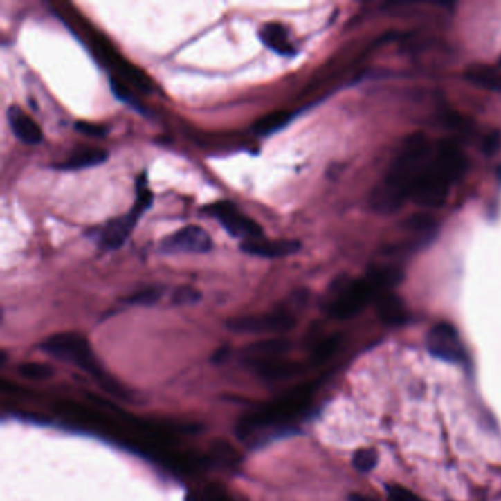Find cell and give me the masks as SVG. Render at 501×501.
<instances>
[{
  "mask_svg": "<svg viewBox=\"0 0 501 501\" xmlns=\"http://www.w3.org/2000/svg\"><path fill=\"white\" fill-rule=\"evenodd\" d=\"M153 203V194L147 188L145 175H140L137 180V197L133 209L124 217H118L107 222L99 234V246L103 250H116L121 247L129 234L133 233L138 218L145 213Z\"/></svg>",
  "mask_w": 501,
  "mask_h": 501,
  "instance_id": "cell-3",
  "label": "cell"
},
{
  "mask_svg": "<svg viewBox=\"0 0 501 501\" xmlns=\"http://www.w3.org/2000/svg\"><path fill=\"white\" fill-rule=\"evenodd\" d=\"M205 210L209 217L218 219L224 226V230L231 237L244 238L246 242L259 240V238L264 237V228H262L260 224L250 217H246L230 201L213 203Z\"/></svg>",
  "mask_w": 501,
  "mask_h": 501,
  "instance_id": "cell-5",
  "label": "cell"
},
{
  "mask_svg": "<svg viewBox=\"0 0 501 501\" xmlns=\"http://www.w3.org/2000/svg\"><path fill=\"white\" fill-rule=\"evenodd\" d=\"M295 325L294 316L287 310H277V312L265 315H250L240 316L226 320V327L234 332L240 334H277L287 332Z\"/></svg>",
  "mask_w": 501,
  "mask_h": 501,
  "instance_id": "cell-7",
  "label": "cell"
},
{
  "mask_svg": "<svg viewBox=\"0 0 501 501\" xmlns=\"http://www.w3.org/2000/svg\"><path fill=\"white\" fill-rule=\"evenodd\" d=\"M500 147H501V133H498V131H493V133L485 136L484 143H482V150L485 154H490V156H493V154H495L500 150Z\"/></svg>",
  "mask_w": 501,
  "mask_h": 501,
  "instance_id": "cell-31",
  "label": "cell"
},
{
  "mask_svg": "<svg viewBox=\"0 0 501 501\" xmlns=\"http://www.w3.org/2000/svg\"><path fill=\"white\" fill-rule=\"evenodd\" d=\"M429 150V140L423 133H413L403 140L385 178L371 194L369 201L375 212L392 213L403 206L410 197L416 178L428 165Z\"/></svg>",
  "mask_w": 501,
  "mask_h": 501,
  "instance_id": "cell-1",
  "label": "cell"
},
{
  "mask_svg": "<svg viewBox=\"0 0 501 501\" xmlns=\"http://www.w3.org/2000/svg\"><path fill=\"white\" fill-rule=\"evenodd\" d=\"M201 299L200 291L196 289L190 287V285H183V287L176 289L172 294V303L178 306H187V304H194Z\"/></svg>",
  "mask_w": 501,
  "mask_h": 501,
  "instance_id": "cell-27",
  "label": "cell"
},
{
  "mask_svg": "<svg viewBox=\"0 0 501 501\" xmlns=\"http://www.w3.org/2000/svg\"><path fill=\"white\" fill-rule=\"evenodd\" d=\"M376 312L387 325H401L408 320V310L399 295L383 293L376 299Z\"/></svg>",
  "mask_w": 501,
  "mask_h": 501,
  "instance_id": "cell-15",
  "label": "cell"
},
{
  "mask_svg": "<svg viewBox=\"0 0 501 501\" xmlns=\"http://www.w3.org/2000/svg\"><path fill=\"white\" fill-rule=\"evenodd\" d=\"M40 347L43 352L57 357V359L74 363L75 366L82 369V371L96 379L98 384L104 391L109 392V394L119 399H128L127 390L102 367L98 357L94 356L91 350L89 340L82 336V334H55V336L44 340Z\"/></svg>",
  "mask_w": 501,
  "mask_h": 501,
  "instance_id": "cell-2",
  "label": "cell"
},
{
  "mask_svg": "<svg viewBox=\"0 0 501 501\" xmlns=\"http://www.w3.org/2000/svg\"><path fill=\"white\" fill-rule=\"evenodd\" d=\"M109 82H111V89H112L113 94L116 96V99L122 100V102L128 103L129 106H133V107H137V106H138V102L136 100L134 94L129 91L128 86H125L121 80H116V78L111 77V78H109Z\"/></svg>",
  "mask_w": 501,
  "mask_h": 501,
  "instance_id": "cell-28",
  "label": "cell"
},
{
  "mask_svg": "<svg viewBox=\"0 0 501 501\" xmlns=\"http://www.w3.org/2000/svg\"><path fill=\"white\" fill-rule=\"evenodd\" d=\"M259 37L268 49L275 52L281 56H293L294 47L290 43L289 33L282 24L278 22H266L259 30Z\"/></svg>",
  "mask_w": 501,
  "mask_h": 501,
  "instance_id": "cell-13",
  "label": "cell"
},
{
  "mask_svg": "<svg viewBox=\"0 0 501 501\" xmlns=\"http://www.w3.org/2000/svg\"><path fill=\"white\" fill-rule=\"evenodd\" d=\"M453 183L460 178L466 170V158L462 149L453 141H441L435 147L434 158L431 161Z\"/></svg>",
  "mask_w": 501,
  "mask_h": 501,
  "instance_id": "cell-10",
  "label": "cell"
},
{
  "mask_svg": "<svg viewBox=\"0 0 501 501\" xmlns=\"http://www.w3.org/2000/svg\"><path fill=\"white\" fill-rule=\"evenodd\" d=\"M408 224L409 228H412L416 233H425L428 230H432L435 225L434 219L431 217H428V215H415V217L409 219Z\"/></svg>",
  "mask_w": 501,
  "mask_h": 501,
  "instance_id": "cell-29",
  "label": "cell"
},
{
  "mask_svg": "<svg viewBox=\"0 0 501 501\" xmlns=\"http://www.w3.org/2000/svg\"><path fill=\"white\" fill-rule=\"evenodd\" d=\"M8 124L14 136L26 145H39L43 140V133L39 124L34 119L24 112L19 106H9L6 112Z\"/></svg>",
  "mask_w": 501,
  "mask_h": 501,
  "instance_id": "cell-11",
  "label": "cell"
},
{
  "mask_svg": "<svg viewBox=\"0 0 501 501\" xmlns=\"http://www.w3.org/2000/svg\"><path fill=\"white\" fill-rule=\"evenodd\" d=\"M290 343L284 338H271L250 344L247 347L248 362H260L266 359H273V357H281L285 352H289Z\"/></svg>",
  "mask_w": 501,
  "mask_h": 501,
  "instance_id": "cell-18",
  "label": "cell"
},
{
  "mask_svg": "<svg viewBox=\"0 0 501 501\" xmlns=\"http://www.w3.org/2000/svg\"><path fill=\"white\" fill-rule=\"evenodd\" d=\"M255 369L257 375L269 381V383H275V381H282V379H289L294 375H297L300 372V366L294 363V362H289V361H282L281 357H273V359H266V361H260V362H253L250 363Z\"/></svg>",
  "mask_w": 501,
  "mask_h": 501,
  "instance_id": "cell-14",
  "label": "cell"
},
{
  "mask_svg": "<svg viewBox=\"0 0 501 501\" xmlns=\"http://www.w3.org/2000/svg\"><path fill=\"white\" fill-rule=\"evenodd\" d=\"M212 246L213 243L208 231L197 225H188L165 237L159 244V250L166 255L206 253L212 250Z\"/></svg>",
  "mask_w": 501,
  "mask_h": 501,
  "instance_id": "cell-9",
  "label": "cell"
},
{
  "mask_svg": "<svg viewBox=\"0 0 501 501\" xmlns=\"http://www.w3.org/2000/svg\"><path fill=\"white\" fill-rule=\"evenodd\" d=\"M378 463V455L374 448H361L354 453L353 466L359 472H371Z\"/></svg>",
  "mask_w": 501,
  "mask_h": 501,
  "instance_id": "cell-26",
  "label": "cell"
},
{
  "mask_svg": "<svg viewBox=\"0 0 501 501\" xmlns=\"http://www.w3.org/2000/svg\"><path fill=\"white\" fill-rule=\"evenodd\" d=\"M338 345H340V337L338 336H332V337L325 338L324 341H320L315 347L313 354H312L313 363L319 365V363L327 362L329 357L337 352Z\"/></svg>",
  "mask_w": 501,
  "mask_h": 501,
  "instance_id": "cell-25",
  "label": "cell"
},
{
  "mask_svg": "<svg viewBox=\"0 0 501 501\" xmlns=\"http://www.w3.org/2000/svg\"><path fill=\"white\" fill-rule=\"evenodd\" d=\"M18 374L28 381H44L53 375V367L46 363L27 362L18 366Z\"/></svg>",
  "mask_w": 501,
  "mask_h": 501,
  "instance_id": "cell-23",
  "label": "cell"
},
{
  "mask_svg": "<svg viewBox=\"0 0 501 501\" xmlns=\"http://www.w3.org/2000/svg\"><path fill=\"white\" fill-rule=\"evenodd\" d=\"M162 293L163 289L161 285H152V287H145L128 295L124 302L136 306H152L158 303V300L162 297Z\"/></svg>",
  "mask_w": 501,
  "mask_h": 501,
  "instance_id": "cell-22",
  "label": "cell"
},
{
  "mask_svg": "<svg viewBox=\"0 0 501 501\" xmlns=\"http://www.w3.org/2000/svg\"><path fill=\"white\" fill-rule=\"evenodd\" d=\"M75 129L81 134H86L89 137H103L107 131L104 127L93 124V122H75Z\"/></svg>",
  "mask_w": 501,
  "mask_h": 501,
  "instance_id": "cell-30",
  "label": "cell"
},
{
  "mask_svg": "<svg viewBox=\"0 0 501 501\" xmlns=\"http://www.w3.org/2000/svg\"><path fill=\"white\" fill-rule=\"evenodd\" d=\"M106 159H107V152L102 149L84 147L75 150L66 161L55 165V168L61 171H80V170L91 168V166H98L103 163Z\"/></svg>",
  "mask_w": 501,
  "mask_h": 501,
  "instance_id": "cell-16",
  "label": "cell"
},
{
  "mask_svg": "<svg viewBox=\"0 0 501 501\" xmlns=\"http://www.w3.org/2000/svg\"><path fill=\"white\" fill-rule=\"evenodd\" d=\"M403 280V272L396 266H376L369 271L366 281L371 284L375 294L390 293L391 289H394Z\"/></svg>",
  "mask_w": 501,
  "mask_h": 501,
  "instance_id": "cell-17",
  "label": "cell"
},
{
  "mask_svg": "<svg viewBox=\"0 0 501 501\" xmlns=\"http://www.w3.org/2000/svg\"><path fill=\"white\" fill-rule=\"evenodd\" d=\"M375 295L371 284L366 278L359 281H349L336 290L329 303V313L338 319H349L357 315Z\"/></svg>",
  "mask_w": 501,
  "mask_h": 501,
  "instance_id": "cell-6",
  "label": "cell"
},
{
  "mask_svg": "<svg viewBox=\"0 0 501 501\" xmlns=\"http://www.w3.org/2000/svg\"><path fill=\"white\" fill-rule=\"evenodd\" d=\"M349 501H374V500H369L367 497L361 495V494H350Z\"/></svg>",
  "mask_w": 501,
  "mask_h": 501,
  "instance_id": "cell-33",
  "label": "cell"
},
{
  "mask_svg": "<svg viewBox=\"0 0 501 501\" xmlns=\"http://www.w3.org/2000/svg\"><path fill=\"white\" fill-rule=\"evenodd\" d=\"M210 453L212 459L225 468H235L242 460L238 451L230 443H226V441H217V443L210 447Z\"/></svg>",
  "mask_w": 501,
  "mask_h": 501,
  "instance_id": "cell-21",
  "label": "cell"
},
{
  "mask_svg": "<svg viewBox=\"0 0 501 501\" xmlns=\"http://www.w3.org/2000/svg\"><path fill=\"white\" fill-rule=\"evenodd\" d=\"M426 347L429 353L441 361L460 363L466 359V352H464L457 329L447 322H441L429 331Z\"/></svg>",
  "mask_w": 501,
  "mask_h": 501,
  "instance_id": "cell-8",
  "label": "cell"
},
{
  "mask_svg": "<svg viewBox=\"0 0 501 501\" xmlns=\"http://www.w3.org/2000/svg\"><path fill=\"white\" fill-rule=\"evenodd\" d=\"M240 247L247 255L275 259L297 253L302 244L297 240H264V238H259V240L244 242Z\"/></svg>",
  "mask_w": 501,
  "mask_h": 501,
  "instance_id": "cell-12",
  "label": "cell"
},
{
  "mask_svg": "<svg viewBox=\"0 0 501 501\" xmlns=\"http://www.w3.org/2000/svg\"><path fill=\"white\" fill-rule=\"evenodd\" d=\"M464 77H466V80L476 87L501 93V74L497 73V71L493 68L481 66V65L472 66L468 69V73Z\"/></svg>",
  "mask_w": 501,
  "mask_h": 501,
  "instance_id": "cell-19",
  "label": "cell"
},
{
  "mask_svg": "<svg viewBox=\"0 0 501 501\" xmlns=\"http://www.w3.org/2000/svg\"><path fill=\"white\" fill-rule=\"evenodd\" d=\"M388 494H390V501H422L412 491L406 490V488L401 486H390Z\"/></svg>",
  "mask_w": 501,
  "mask_h": 501,
  "instance_id": "cell-32",
  "label": "cell"
},
{
  "mask_svg": "<svg viewBox=\"0 0 501 501\" xmlns=\"http://www.w3.org/2000/svg\"><path fill=\"white\" fill-rule=\"evenodd\" d=\"M451 181L432 162H428L425 170L416 178L410 197L422 208H439L444 205Z\"/></svg>",
  "mask_w": 501,
  "mask_h": 501,
  "instance_id": "cell-4",
  "label": "cell"
},
{
  "mask_svg": "<svg viewBox=\"0 0 501 501\" xmlns=\"http://www.w3.org/2000/svg\"><path fill=\"white\" fill-rule=\"evenodd\" d=\"M291 116L293 115L287 111L271 112L265 116L259 118L257 121L253 124L252 129H253V133L257 136H271L287 125L290 122Z\"/></svg>",
  "mask_w": 501,
  "mask_h": 501,
  "instance_id": "cell-20",
  "label": "cell"
},
{
  "mask_svg": "<svg viewBox=\"0 0 501 501\" xmlns=\"http://www.w3.org/2000/svg\"><path fill=\"white\" fill-rule=\"evenodd\" d=\"M187 501H234V498L219 485H206L203 490L190 494Z\"/></svg>",
  "mask_w": 501,
  "mask_h": 501,
  "instance_id": "cell-24",
  "label": "cell"
}]
</instances>
